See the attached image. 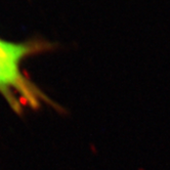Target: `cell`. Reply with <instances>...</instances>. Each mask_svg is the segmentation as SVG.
Wrapping results in <instances>:
<instances>
[{
    "label": "cell",
    "instance_id": "obj_1",
    "mask_svg": "<svg viewBox=\"0 0 170 170\" xmlns=\"http://www.w3.org/2000/svg\"><path fill=\"white\" fill-rule=\"evenodd\" d=\"M39 49V43L0 38V94L16 112L26 107L38 109L47 101L43 92L22 71L23 62Z\"/></svg>",
    "mask_w": 170,
    "mask_h": 170
}]
</instances>
